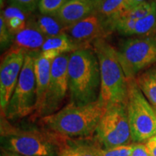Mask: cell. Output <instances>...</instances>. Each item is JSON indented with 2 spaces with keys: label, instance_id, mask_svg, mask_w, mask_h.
Wrapping results in <instances>:
<instances>
[{
  "label": "cell",
  "instance_id": "obj_1",
  "mask_svg": "<svg viewBox=\"0 0 156 156\" xmlns=\"http://www.w3.org/2000/svg\"><path fill=\"white\" fill-rule=\"evenodd\" d=\"M107 106L98 99L86 105L70 103L61 110L41 118L48 131L66 137H87L96 131Z\"/></svg>",
  "mask_w": 156,
  "mask_h": 156
},
{
  "label": "cell",
  "instance_id": "obj_2",
  "mask_svg": "<svg viewBox=\"0 0 156 156\" xmlns=\"http://www.w3.org/2000/svg\"><path fill=\"white\" fill-rule=\"evenodd\" d=\"M67 71L71 103L86 105L98 99L100 67L93 48H82L70 53Z\"/></svg>",
  "mask_w": 156,
  "mask_h": 156
},
{
  "label": "cell",
  "instance_id": "obj_3",
  "mask_svg": "<svg viewBox=\"0 0 156 156\" xmlns=\"http://www.w3.org/2000/svg\"><path fill=\"white\" fill-rule=\"evenodd\" d=\"M93 48L100 67L101 88L98 99L107 107L117 103H126L128 80L120 64L117 50L104 38L93 42Z\"/></svg>",
  "mask_w": 156,
  "mask_h": 156
},
{
  "label": "cell",
  "instance_id": "obj_4",
  "mask_svg": "<svg viewBox=\"0 0 156 156\" xmlns=\"http://www.w3.org/2000/svg\"><path fill=\"white\" fill-rule=\"evenodd\" d=\"M1 120V136L6 151L24 156H57L66 136L50 131L23 130Z\"/></svg>",
  "mask_w": 156,
  "mask_h": 156
},
{
  "label": "cell",
  "instance_id": "obj_5",
  "mask_svg": "<svg viewBox=\"0 0 156 156\" xmlns=\"http://www.w3.org/2000/svg\"><path fill=\"white\" fill-rule=\"evenodd\" d=\"M126 99L132 140L134 143H145L156 136V114L151 103L138 87L135 78L127 79Z\"/></svg>",
  "mask_w": 156,
  "mask_h": 156
},
{
  "label": "cell",
  "instance_id": "obj_6",
  "mask_svg": "<svg viewBox=\"0 0 156 156\" xmlns=\"http://www.w3.org/2000/svg\"><path fill=\"white\" fill-rule=\"evenodd\" d=\"M36 56L26 54L15 91L3 112L4 116L7 119L14 120L24 118L36 111L37 94L34 72Z\"/></svg>",
  "mask_w": 156,
  "mask_h": 156
},
{
  "label": "cell",
  "instance_id": "obj_7",
  "mask_svg": "<svg viewBox=\"0 0 156 156\" xmlns=\"http://www.w3.org/2000/svg\"><path fill=\"white\" fill-rule=\"evenodd\" d=\"M117 51L126 77L135 78L156 64V34L125 40Z\"/></svg>",
  "mask_w": 156,
  "mask_h": 156
},
{
  "label": "cell",
  "instance_id": "obj_8",
  "mask_svg": "<svg viewBox=\"0 0 156 156\" xmlns=\"http://www.w3.org/2000/svg\"><path fill=\"white\" fill-rule=\"evenodd\" d=\"M95 134L97 142L102 148L130 145L132 140L126 103L107 107Z\"/></svg>",
  "mask_w": 156,
  "mask_h": 156
},
{
  "label": "cell",
  "instance_id": "obj_9",
  "mask_svg": "<svg viewBox=\"0 0 156 156\" xmlns=\"http://www.w3.org/2000/svg\"><path fill=\"white\" fill-rule=\"evenodd\" d=\"M26 52L11 46L2 58L0 66V106L5 112L10 101L24 64Z\"/></svg>",
  "mask_w": 156,
  "mask_h": 156
},
{
  "label": "cell",
  "instance_id": "obj_10",
  "mask_svg": "<svg viewBox=\"0 0 156 156\" xmlns=\"http://www.w3.org/2000/svg\"><path fill=\"white\" fill-rule=\"evenodd\" d=\"M69 57V54H63L58 56L52 62L43 116L54 114L61 105L69 90L67 71Z\"/></svg>",
  "mask_w": 156,
  "mask_h": 156
},
{
  "label": "cell",
  "instance_id": "obj_11",
  "mask_svg": "<svg viewBox=\"0 0 156 156\" xmlns=\"http://www.w3.org/2000/svg\"><path fill=\"white\" fill-rule=\"evenodd\" d=\"M103 19L95 12L66 28L65 34L80 48H90V44L104 38L108 34Z\"/></svg>",
  "mask_w": 156,
  "mask_h": 156
},
{
  "label": "cell",
  "instance_id": "obj_12",
  "mask_svg": "<svg viewBox=\"0 0 156 156\" xmlns=\"http://www.w3.org/2000/svg\"><path fill=\"white\" fill-rule=\"evenodd\" d=\"M53 59L41 52L37 54L34 62V72L36 76L37 101L35 116H43L46 103L48 85H49L51 69Z\"/></svg>",
  "mask_w": 156,
  "mask_h": 156
},
{
  "label": "cell",
  "instance_id": "obj_13",
  "mask_svg": "<svg viewBox=\"0 0 156 156\" xmlns=\"http://www.w3.org/2000/svg\"><path fill=\"white\" fill-rule=\"evenodd\" d=\"M46 38L37 26L34 15H30L25 28L13 37L12 46L21 48L27 54L37 55L41 52V48Z\"/></svg>",
  "mask_w": 156,
  "mask_h": 156
},
{
  "label": "cell",
  "instance_id": "obj_14",
  "mask_svg": "<svg viewBox=\"0 0 156 156\" xmlns=\"http://www.w3.org/2000/svg\"><path fill=\"white\" fill-rule=\"evenodd\" d=\"M94 12L93 0H69L53 15L67 27L82 20Z\"/></svg>",
  "mask_w": 156,
  "mask_h": 156
},
{
  "label": "cell",
  "instance_id": "obj_15",
  "mask_svg": "<svg viewBox=\"0 0 156 156\" xmlns=\"http://www.w3.org/2000/svg\"><path fill=\"white\" fill-rule=\"evenodd\" d=\"M30 15L31 14L24 9L10 4L1 11V16L3 17L7 28L13 36L25 28L27 21Z\"/></svg>",
  "mask_w": 156,
  "mask_h": 156
},
{
  "label": "cell",
  "instance_id": "obj_16",
  "mask_svg": "<svg viewBox=\"0 0 156 156\" xmlns=\"http://www.w3.org/2000/svg\"><path fill=\"white\" fill-rule=\"evenodd\" d=\"M135 81L152 106H156V66L140 73Z\"/></svg>",
  "mask_w": 156,
  "mask_h": 156
},
{
  "label": "cell",
  "instance_id": "obj_17",
  "mask_svg": "<svg viewBox=\"0 0 156 156\" xmlns=\"http://www.w3.org/2000/svg\"><path fill=\"white\" fill-rule=\"evenodd\" d=\"M37 26L46 38L64 34L67 26L60 22L54 15H34Z\"/></svg>",
  "mask_w": 156,
  "mask_h": 156
},
{
  "label": "cell",
  "instance_id": "obj_18",
  "mask_svg": "<svg viewBox=\"0 0 156 156\" xmlns=\"http://www.w3.org/2000/svg\"><path fill=\"white\" fill-rule=\"evenodd\" d=\"M80 48H81L76 45L67 35L64 34L46 38L42 46L41 51L52 50L56 51L59 54H63L69 52L73 53Z\"/></svg>",
  "mask_w": 156,
  "mask_h": 156
},
{
  "label": "cell",
  "instance_id": "obj_19",
  "mask_svg": "<svg viewBox=\"0 0 156 156\" xmlns=\"http://www.w3.org/2000/svg\"><path fill=\"white\" fill-rule=\"evenodd\" d=\"M156 9V1L155 0H149V1H145L140 3V5L132 7V8L125 9L122 12L119 13L118 15L111 17L108 20L114 19H129L137 20L143 17H145L148 15L151 14L154 9ZM105 21V20H103Z\"/></svg>",
  "mask_w": 156,
  "mask_h": 156
},
{
  "label": "cell",
  "instance_id": "obj_20",
  "mask_svg": "<svg viewBox=\"0 0 156 156\" xmlns=\"http://www.w3.org/2000/svg\"><path fill=\"white\" fill-rule=\"evenodd\" d=\"M126 0H101L95 2V12L103 20L118 15L126 9Z\"/></svg>",
  "mask_w": 156,
  "mask_h": 156
},
{
  "label": "cell",
  "instance_id": "obj_21",
  "mask_svg": "<svg viewBox=\"0 0 156 156\" xmlns=\"http://www.w3.org/2000/svg\"><path fill=\"white\" fill-rule=\"evenodd\" d=\"M60 148L57 156H100L99 145L87 144H65Z\"/></svg>",
  "mask_w": 156,
  "mask_h": 156
},
{
  "label": "cell",
  "instance_id": "obj_22",
  "mask_svg": "<svg viewBox=\"0 0 156 156\" xmlns=\"http://www.w3.org/2000/svg\"><path fill=\"white\" fill-rule=\"evenodd\" d=\"M69 0H40L38 8L41 14L53 15Z\"/></svg>",
  "mask_w": 156,
  "mask_h": 156
},
{
  "label": "cell",
  "instance_id": "obj_23",
  "mask_svg": "<svg viewBox=\"0 0 156 156\" xmlns=\"http://www.w3.org/2000/svg\"><path fill=\"white\" fill-rule=\"evenodd\" d=\"M133 145H124L111 148H102L99 146L100 156H130Z\"/></svg>",
  "mask_w": 156,
  "mask_h": 156
},
{
  "label": "cell",
  "instance_id": "obj_24",
  "mask_svg": "<svg viewBox=\"0 0 156 156\" xmlns=\"http://www.w3.org/2000/svg\"><path fill=\"white\" fill-rule=\"evenodd\" d=\"M13 36L7 28L3 17L0 16V44L1 50H5L13 44Z\"/></svg>",
  "mask_w": 156,
  "mask_h": 156
},
{
  "label": "cell",
  "instance_id": "obj_25",
  "mask_svg": "<svg viewBox=\"0 0 156 156\" xmlns=\"http://www.w3.org/2000/svg\"><path fill=\"white\" fill-rule=\"evenodd\" d=\"M40 0H9V4L24 9L27 12L32 14L38 6Z\"/></svg>",
  "mask_w": 156,
  "mask_h": 156
},
{
  "label": "cell",
  "instance_id": "obj_26",
  "mask_svg": "<svg viewBox=\"0 0 156 156\" xmlns=\"http://www.w3.org/2000/svg\"><path fill=\"white\" fill-rule=\"evenodd\" d=\"M130 156H151L145 143H134Z\"/></svg>",
  "mask_w": 156,
  "mask_h": 156
},
{
  "label": "cell",
  "instance_id": "obj_27",
  "mask_svg": "<svg viewBox=\"0 0 156 156\" xmlns=\"http://www.w3.org/2000/svg\"><path fill=\"white\" fill-rule=\"evenodd\" d=\"M145 144L151 154V156H156V139L155 136L147 140Z\"/></svg>",
  "mask_w": 156,
  "mask_h": 156
},
{
  "label": "cell",
  "instance_id": "obj_28",
  "mask_svg": "<svg viewBox=\"0 0 156 156\" xmlns=\"http://www.w3.org/2000/svg\"><path fill=\"white\" fill-rule=\"evenodd\" d=\"M147 1V0H126V9L132 8L135 6L140 5V3L143 2Z\"/></svg>",
  "mask_w": 156,
  "mask_h": 156
},
{
  "label": "cell",
  "instance_id": "obj_29",
  "mask_svg": "<svg viewBox=\"0 0 156 156\" xmlns=\"http://www.w3.org/2000/svg\"><path fill=\"white\" fill-rule=\"evenodd\" d=\"M2 156H24V155H19V154L12 153V152L4 150V151H2Z\"/></svg>",
  "mask_w": 156,
  "mask_h": 156
},
{
  "label": "cell",
  "instance_id": "obj_30",
  "mask_svg": "<svg viewBox=\"0 0 156 156\" xmlns=\"http://www.w3.org/2000/svg\"><path fill=\"white\" fill-rule=\"evenodd\" d=\"M153 108H154V111H155V114H156V106H153Z\"/></svg>",
  "mask_w": 156,
  "mask_h": 156
},
{
  "label": "cell",
  "instance_id": "obj_31",
  "mask_svg": "<svg viewBox=\"0 0 156 156\" xmlns=\"http://www.w3.org/2000/svg\"><path fill=\"white\" fill-rule=\"evenodd\" d=\"M94 2H98V1H101V0H93Z\"/></svg>",
  "mask_w": 156,
  "mask_h": 156
},
{
  "label": "cell",
  "instance_id": "obj_32",
  "mask_svg": "<svg viewBox=\"0 0 156 156\" xmlns=\"http://www.w3.org/2000/svg\"><path fill=\"white\" fill-rule=\"evenodd\" d=\"M155 139H156V136H155Z\"/></svg>",
  "mask_w": 156,
  "mask_h": 156
},
{
  "label": "cell",
  "instance_id": "obj_33",
  "mask_svg": "<svg viewBox=\"0 0 156 156\" xmlns=\"http://www.w3.org/2000/svg\"><path fill=\"white\" fill-rule=\"evenodd\" d=\"M155 1H156V0H155Z\"/></svg>",
  "mask_w": 156,
  "mask_h": 156
},
{
  "label": "cell",
  "instance_id": "obj_34",
  "mask_svg": "<svg viewBox=\"0 0 156 156\" xmlns=\"http://www.w3.org/2000/svg\"><path fill=\"white\" fill-rule=\"evenodd\" d=\"M1 156H2V155H1Z\"/></svg>",
  "mask_w": 156,
  "mask_h": 156
}]
</instances>
